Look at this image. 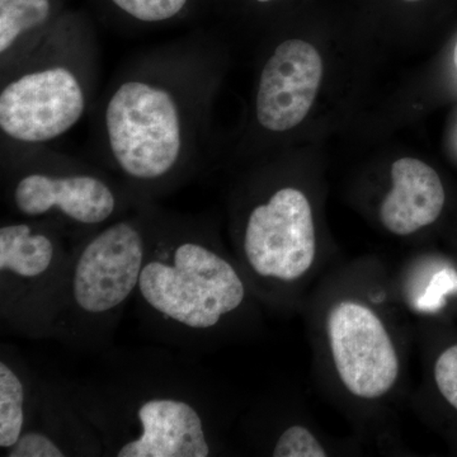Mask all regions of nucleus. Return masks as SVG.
<instances>
[{
	"instance_id": "2eb2a0df",
	"label": "nucleus",
	"mask_w": 457,
	"mask_h": 457,
	"mask_svg": "<svg viewBox=\"0 0 457 457\" xmlns=\"http://www.w3.org/2000/svg\"><path fill=\"white\" fill-rule=\"evenodd\" d=\"M272 456L326 457L327 453L308 428L293 426L279 436L272 451Z\"/></svg>"
},
{
	"instance_id": "20e7f679",
	"label": "nucleus",
	"mask_w": 457,
	"mask_h": 457,
	"mask_svg": "<svg viewBox=\"0 0 457 457\" xmlns=\"http://www.w3.org/2000/svg\"><path fill=\"white\" fill-rule=\"evenodd\" d=\"M161 212L149 201L78 239L71 260L53 338L98 348L112 337L139 286Z\"/></svg>"
},
{
	"instance_id": "aec40b11",
	"label": "nucleus",
	"mask_w": 457,
	"mask_h": 457,
	"mask_svg": "<svg viewBox=\"0 0 457 457\" xmlns=\"http://www.w3.org/2000/svg\"><path fill=\"white\" fill-rule=\"evenodd\" d=\"M407 2H417V0H407Z\"/></svg>"
},
{
	"instance_id": "1a4fd4ad",
	"label": "nucleus",
	"mask_w": 457,
	"mask_h": 457,
	"mask_svg": "<svg viewBox=\"0 0 457 457\" xmlns=\"http://www.w3.org/2000/svg\"><path fill=\"white\" fill-rule=\"evenodd\" d=\"M328 337L337 372L348 392L376 399L389 392L399 360L384 324L361 303H337L328 317Z\"/></svg>"
},
{
	"instance_id": "423d86ee",
	"label": "nucleus",
	"mask_w": 457,
	"mask_h": 457,
	"mask_svg": "<svg viewBox=\"0 0 457 457\" xmlns=\"http://www.w3.org/2000/svg\"><path fill=\"white\" fill-rule=\"evenodd\" d=\"M4 196L17 218L56 225L77 239L145 201L104 171L46 147L3 152Z\"/></svg>"
},
{
	"instance_id": "39448f33",
	"label": "nucleus",
	"mask_w": 457,
	"mask_h": 457,
	"mask_svg": "<svg viewBox=\"0 0 457 457\" xmlns=\"http://www.w3.org/2000/svg\"><path fill=\"white\" fill-rule=\"evenodd\" d=\"M0 73L3 150L46 147L86 116L97 79V47L86 35L54 29Z\"/></svg>"
},
{
	"instance_id": "6e6552de",
	"label": "nucleus",
	"mask_w": 457,
	"mask_h": 457,
	"mask_svg": "<svg viewBox=\"0 0 457 457\" xmlns=\"http://www.w3.org/2000/svg\"><path fill=\"white\" fill-rule=\"evenodd\" d=\"M315 251L312 206L300 189L279 188L249 212L243 254L258 278L299 279L311 270Z\"/></svg>"
},
{
	"instance_id": "f257e3e1",
	"label": "nucleus",
	"mask_w": 457,
	"mask_h": 457,
	"mask_svg": "<svg viewBox=\"0 0 457 457\" xmlns=\"http://www.w3.org/2000/svg\"><path fill=\"white\" fill-rule=\"evenodd\" d=\"M206 88L200 42L137 57L114 77L99 104L97 141L135 197L168 191L196 163Z\"/></svg>"
},
{
	"instance_id": "9b49d317",
	"label": "nucleus",
	"mask_w": 457,
	"mask_h": 457,
	"mask_svg": "<svg viewBox=\"0 0 457 457\" xmlns=\"http://www.w3.org/2000/svg\"><path fill=\"white\" fill-rule=\"evenodd\" d=\"M393 188L380 209L384 227L395 236H411L437 220L445 206V189L437 171L414 158L392 167Z\"/></svg>"
},
{
	"instance_id": "7ed1b4c3",
	"label": "nucleus",
	"mask_w": 457,
	"mask_h": 457,
	"mask_svg": "<svg viewBox=\"0 0 457 457\" xmlns=\"http://www.w3.org/2000/svg\"><path fill=\"white\" fill-rule=\"evenodd\" d=\"M114 370L99 384L73 392L97 429L104 453L116 457H209L212 442L200 384L162 370Z\"/></svg>"
},
{
	"instance_id": "9d476101",
	"label": "nucleus",
	"mask_w": 457,
	"mask_h": 457,
	"mask_svg": "<svg viewBox=\"0 0 457 457\" xmlns=\"http://www.w3.org/2000/svg\"><path fill=\"white\" fill-rule=\"evenodd\" d=\"M323 78V60L309 42H281L267 60L255 96L258 125L281 134L309 113Z\"/></svg>"
},
{
	"instance_id": "f3484780",
	"label": "nucleus",
	"mask_w": 457,
	"mask_h": 457,
	"mask_svg": "<svg viewBox=\"0 0 457 457\" xmlns=\"http://www.w3.org/2000/svg\"><path fill=\"white\" fill-rule=\"evenodd\" d=\"M435 378L444 398L457 409V345L447 348L438 357Z\"/></svg>"
},
{
	"instance_id": "4468645a",
	"label": "nucleus",
	"mask_w": 457,
	"mask_h": 457,
	"mask_svg": "<svg viewBox=\"0 0 457 457\" xmlns=\"http://www.w3.org/2000/svg\"><path fill=\"white\" fill-rule=\"evenodd\" d=\"M120 11L141 23H163L179 17L188 0H111Z\"/></svg>"
},
{
	"instance_id": "6ab92c4d",
	"label": "nucleus",
	"mask_w": 457,
	"mask_h": 457,
	"mask_svg": "<svg viewBox=\"0 0 457 457\" xmlns=\"http://www.w3.org/2000/svg\"><path fill=\"white\" fill-rule=\"evenodd\" d=\"M258 2H261V3H267V2H272V0H258Z\"/></svg>"
},
{
	"instance_id": "ddd939ff",
	"label": "nucleus",
	"mask_w": 457,
	"mask_h": 457,
	"mask_svg": "<svg viewBox=\"0 0 457 457\" xmlns=\"http://www.w3.org/2000/svg\"><path fill=\"white\" fill-rule=\"evenodd\" d=\"M36 381L16 354L2 351L0 357V451L11 449L31 420Z\"/></svg>"
},
{
	"instance_id": "f8f14e48",
	"label": "nucleus",
	"mask_w": 457,
	"mask_h": 457,
	"mask_svg": "<svg viewBox=\"0 0 457 457\" xmlns=\"http://www.w3.org/2000/svg\"><path fill=\"white\" fill-rule=\"evenodd\" d=\"M51 0H0V66L25 56L53 29Z\"/></svg>"
},
{
	"instance_id": "0eeeda50",
	"label": "nucleus",
	"mask_w": 457,
	"mask_h": 457,
	"mask_svg": "<svg viewBox=\"0 0 457 457\" xmlns=\"http://www.w3.org/2000/svg\"><path fill=\"white\" fill-rule=\"evenodd\" d=\"M56 225L17 218L0 227V320L29 338H53L71 249Z\"/></svg>"
},
{
	"instance_id": "dca6fc26",
	"label": "nucleus",
	"mask_w": 457,
	"mask_h": 457,
	"mask_svg": "<svg viewBox=\"0 0 457 457\" xmlns=\"http://www.w3.org/2000/svg\"><path fill=\"white\" fill-rule=\"evenodd\" d=\"M457 291V272L453 269L438 270L433 276L425 293L417 299L416 308L420 312H438L444 306L445 296Z\"/></svg>"
},
{
	"instance_id": "f03ea898",
	"label": "nucleus",
	"mask_w": 457,
	"mask_h": 457,
	"mask_svg": "<svg viewBox=\"0 0 457 457\" xmlns=\"http://www.w3.org/2000/svg\"><path fill=\"white\" fill-rule=\"evenodd\" d=\"M245 294L239 272L213 248L200 222L161 212L135 295L156 336L200 345L243 305Z\"/></svg>"
},
{
	"instance_id": "a211bd4d",
	"label": "nucleus",
	"mask_w": 457,
	"mask_h": 457,
	"mask_svg": "<svg viewBox=\"0 0 457 457\" xmlns=\"http://www.w3.org/2000/svg\"><path fill=\"white\" fill-rule=\"evenodd\" d=\"M453 62H455V66L457 69V42L455 45V50H453Z\"/></svg>"
}]
</instances>
